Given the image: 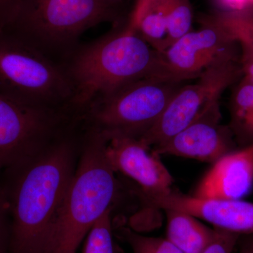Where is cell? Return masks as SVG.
Segmentation results:
<instances>
[{"label": "cell", "instance_id": "obj_1", "mask_svg": "<svg viewBox=\"0 0 253 253\" xmlns=\"http://www.w3.org/2000/svg\"><path fill=\"white\" fill-rule=\"evenodd\" d=\"M83 131L76 128L41 152L3 168L11 218L9 253H46L72 180Z\"/></svg>", "mask_w": 253, "mask_h": 253}, {"label": "cell", "instance_id": "obj_2", "mask_svg": "<svg viewBox=\"0 0 253 253\" xmlns=\"http://www.w3.org/2000/svg\"><path fill=\"white\" fill-rule=\"evenodd\" d=\"M158 51L127 28L81 44L64 65L74 89L78 112L94 100L133 82L151 77Z\"/></svg>", "mask_w": 253, "mask_h": 253}, {"label": "cell", "instance_id": "obj_3", "mask_svg": "<svg viewBox=\"0 0 253 253\" xmlns=\"http://www.w3.org/2000/svg\"><path fill=\"white\" fill-rule=\"evenodd\" d=\"M106 144L101 134L83 131L76 172L46 253H77L95 223L114 208L121 185Z\"/></svg>", "mask_w": 253, "mask_h": 253}, {"label": "cell", "instance_id": "obj_4", "mask_svg": "<svg viewBox=\"0 0 253 253\" xmlns=\"http://www.w3.org/2000/svg\"><path fill=\"white\" fill-rule=\"evenodd\" d=\"M118 13L101 0H21L0 31L64 66L85 32L118 22Z\"/></svg>", "mask_w": 253, "mask_h": 253}, {"label": "cell", "instance_id": "obj_5", "mask_svg": "<svg viewBox=\"0 0 253 253\" xmlns=\"http://www.w3.org/2000/svg\"><path fill=\"white\" fill-rule=\"evenodd\" d=\"M0 95L32 107L76 110L74 89L64 66L2 31Z\"/></svg>", "mask_w": 253, "mask_h": 253}, {"label": "cell", "instance_id": "obj_6", "mask_svg": "<svg viewBox=\"0 0 253 253\" xmlns=\"http://www.w3.org/2000/svg\"><path fill=\"white\" fill-rule=\"evenodd\" d=\"M182 85L154 77L129 83L80 111L82 129L106 139L116 136L140 139L156 124Z\"/></svg>", "mask_w": 253, "mask_h": 253}, {"label": "cell", "instance_id": "obj_7", "mask_svg": "<svg viewBox=\"0 0 253 253\" xmlns=\"http://www.w3.org/2000/svg\"><path fill=\"white\" fill-rule=\"evenodd\" d=\"M74 109L32 107L0 95V165L31 157L77 127Z\"/></svg>", "mask_w": 253, "mask_h": 253}, {"label": "cell", "instance_id": "obj_8", "mask_svg": "<svg viewBox=\"0 0 253 253\" xmlns=\"http://www.w3.org/2000/svg\"><path fill=\"white\" fill-rule=\"evenodd\" d=\"M242 77L240 56L218 60L205 70L197 83L181 86L156 124L139 139L150 148L169 140L219 101L225 89Z\"/></svg>", "mask_w": 253, "mask_h": 253}, {"label": "cell", "instance_id": "obj_9", "mask_svg": "<svg viewBox=\"0 0 253 253\" xmlns=\"http://www.w3.org/2000/svg\"><path fill=\"white\" fill-rule=\"evenodd\" d=\"M157 55L153 76L163 81L183 83L198 78L218 60L239 56L240 46L217 26L201 23Z\"/></svg>", "mask_w": 253, "mask_h": 253}, {"label": "cell", "instance_id": "obj_10", "mask_svg": "<svg viewBox=\"0 0 253 253\" xmlns=\"http://www.w3.org/2000/svg\"><path fill=\"white\" fill-rule=\"evenodd\" d=\"M151 149L160 156L170 155L212 164L239 146L229 126L221 123L218 101L183 130Z\"/></svg>", "mask_w": 253, "mask_h": 253}, {"label": "cell", "instance_id": "obj_11", "mask_svg": "<svg viewBox=\"0 0 253 253\" xmlns=\"http://www.w3.org/2000/svg\"><path fill=\"white\" fill-rule=\"evenodd\" d=\"M106 153L116 172L135 183L138 199L166 194L172 190L174 178L160 155L139 139L116 136L107 139Z\"/></svg>", "mask_w": 253, "mask_h": 253}, {"label": "cell", "instance_id": "obj_12", "mask_svg": "<svg viewBox=\"0 0 253 253\" xmlns=\"http://www.w3.org/2000/svg\"><path fill=\"white\" fill-rule=\"evenodd\" d=\"M139 200L146 208L176 210L206 221L216 229L240 236L253 235V203L242 199H199L172 189Z\"/></svg>", "mask_w": 253, "mask_h": 253}, {"label": "cell", "instance_id": "obj_13", "mask_svg": "<svg viewBox=\"0 0 253 253\" xmlns=\"http://www.w3.org/2000/svg\"><path fill=\"white\" fill-rule=\"evenodd\" d=\"M253 188V144L239 148L212 163L193 190L199 199L241 200Z\"/></svg>", "mask_w": 253, "mask_h": 253}, {"label": "cell", "instance_id": "obj_14", "mask_svg": "<svg viewBox=\"0 0 253 253\" xmlns=\"http://www.w3.org/2000/svg\"><path fill=\"white\" fill-rule=\"evenodd\" d=\"M167 237L183 253H202L217 234L215 228L205 225L197 217L176 210H165Z\"/></svg>", "mask_w": 253, "mask_h": 253}, {"label": "cell", "instance_id": "obj_15", "mask_svg": "<svg viewBox=\"0 0 253 253\" xmlns=\"http://www.w3.org/2000/svg\"><path fill=\"white\" fill-rule=\"evenodd\" d=\"M230 127L239 148L253 144V81L241 78L229 102Z\"/></svg>", "mask_w": 253, "mask_h": 253}, {"label": "cell", "instance_id": "obj_16", "mask_svg": "<svg viewBox=\"0 0 253 253\" xmlns=\"http://www.w3.org/2000/svg\"><path fill=\"white\" fill-rule=\"evenodd\" d=\"M199 23L217 26L239 46L253 49V8L240 11H218L201 16Z\"/></svg>", "mask_w": 253, "mask_h": 253}, {"label": "cell", "instance_id": "obj_17", "mask_svg": "<svg viewBox=\"0 0 253 253\" xmlns=\"http://www.w3.org/2000/svg\"><path fill=\"white\" fill-rule=\"evenodd\" d=\"M136 33L158 52L167 48L168 23L161 0H156L141 18Z\"/></svg>", "mask_w": 253, "mask_h": 253}, {"label": "cell", "instance_id": "obj_18", "mask_svg": "<svg viewBox=\"0 0 253 253\" xmlns=\"http://www.w3.org/2000/svg\"><path fill=\"white\" fill-rule=\"evenodd\" d=\"M161 1L167 18L168 48L191 31L193 10L190 0H161Z\"/></svg>", "mask_w": 253, "mask_h": 253}, {"label": "cell", "instance_id": "obj_19", "mask_svg": "<svg viewBox=\"0 0 253 253\" xmlns=\"http://www.w3.org/2000/svg\"><path fill=\"white\" fill-rule=\"evenodd\" d=\"M113 230L115 236L130 246L133 253H183L169 240L141 235L129 226L113 224Z\"/></svg>", "mask_w": 253, "mask_h": 253}, {"label": "cell", "instance_id": "obj_20", "mask_svg": "<svg viewBox=\"0 0 253 253\" xmlns=\"http://www.w3.org/2000/svg\"><path fill=\"white\" fill-rule=\"evenodd\" d=\"M113 219V209H110L88 233L82 253H118Z\"/></svg>", "mask_w": 253, "mask_h": 253}, {"label": "cell", "instance_id": "obj_21", "mask_svg": "<svg viewBox=\"0 0 253 253\" xmlns=\"http://www.w3.org/2000/svg\"><path fill=\"white\" fill-rule=\"evenodd\" d=\"M0 165V174L2 170ZM11 237V218L9 205L0 184V253H9Z\"/></svg>", "mask_w": 253, "mask_h": 253}, {"label": "cell", "instance_id": "obj_22", "mask_svg": "<svg viewBox=\"0 0 253 253\" xmlns=\"http://www.w3.org/2000/svg\"><path fill=\"white\" fill-rule=\"evenodd\" d=\"M216 229L217 234L215 238L202 253H232L239 243L241 236L221 229Z\"/></svg>", "mask_w": 253, "mask_h": 253}, {"label": "cell", "instance_id": "obj_23", "mask_svg": "<svg viewBox=\"0 0 253 253\" xmlns=\"http://www.w3.org/2000/svg\"><path fill=\"white\" fill-rule=\"evenodd\" d=\"M155 1L156 0H136L126 26L129 29L136 31V27H137L141 18Z\"/></svg>", "mask_w": 253, "mask_h": 253}, {"label": "cell", "instance_id": "obj_24", "mask_svg": "<svg viewBox=\"0 0 253 253\" xmlns=\"http://www.w3.org/2000/svg\"><path fill=\"white\" fill-rule=\"evenodd\" d=\"M240 46V64L243 77L253 81V49Z\"/></svg>", "mask_w": 253, "mask_h": 253}, {"label": "cell", "instance_id": "obj_25", "mask_svg": "<svg viewBox=\"0 0 253 253\" xmlns=\"http://www.w3.org/2000/svg\"><path fill=\"white\" fill-rule=\"evenodd\" d=\"M20 1L21 0H0V30L9 21Z\"/></svg>", "mask_w": 253, "mask_h": 253}, {"label": "cell", "instance_id": "obj_26", "mask_svg": "<svg viewBox=\"0 0 253 253\" xmlns=\"http://www.w3.org/2000/svg\"><path fill=\"white\" fill-rule=\"evenodd\" d=\"M221 11H240L250 9L246 0H215Z\"/></svg>", "mask_w": 253, "mask_h": 253}, {"label": "cell", "instance_id": "obj_27", "mask_svg": "<svg viewBox=\"0 0 253 253\" xmlns=\"http://www.w3.org/2000/svg\"><path fill=\"white\" fill-rule=\"evenodd\" d=\"M238 245L239 253H253V235L241 236Z\"/></svg>", "mask_w": 253, "mask_h": 253}, {"label": "cell", "instance_id": "obj_28", "mask_svg": "<svg viewBox=\"0 0 253 253\" xmlns=\"http://www.w3.org/2000/svg\"><path fill=\"white\" fill-rule=\"evenodd\" d=\"M101 1L109 6L110 7L117 10L118 5L121 4L123 0H101Z\"/></svg>", "mask_w": 253, "mask_h": 253}, {"label": "cell", "instance_id": "obj_29", "mask_svg": "<svg viewBox=\"0 0 253 253\" xmlns=\"http://www.w3.org/2000/svg\"><path fill=\"white\" fill-rule=\"evenodd\" d=\"M250 8H253V0H246Z\"/></svg>", "mask_w": 253, "mask_h": 253}]
</instances>
